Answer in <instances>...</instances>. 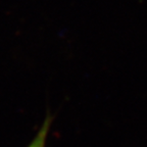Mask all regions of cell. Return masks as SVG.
<instances>
[{"label": "cell", "mask_w": 147, "mask_h": 147, "mask_svg": "<svg viewBox=\"0 0 147 147\" xmlns=\"http://www.w3.org/2000/svg\"><path fill=\"white\" fill-rule=\"evenodd\" d=\"M52 122H53V117L50 113H47V115L44 119L40 129L38 130L35 137L33 138L32 141L29 143V145L27 147H46L47 138H48V134L50 132Z\"/></svg>", "instance_id": "1"}]
</instances>
